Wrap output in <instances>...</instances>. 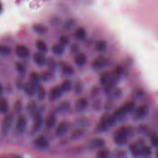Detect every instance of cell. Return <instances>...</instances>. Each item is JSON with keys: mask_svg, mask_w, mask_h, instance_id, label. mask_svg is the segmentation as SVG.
Returning a JSON list of instances; mask_svg holds the SVG:
<instances>
[{"mask_svg": "<svg viewBox=\"0 0 158 158\" xmlns=\"http://www.w3.org/2000/svg\"><path fill=\"white\" fill-rule=\"evenodd\" d=\"M96 158H109V152L107 150H101L98 153Z\"/></svg>", "mask_w": 158, "mask_h": 158, "instance_id": "40", "label": "cell"}, {"mask_svg": "<svg viewBox=\"0 0 158 158\" xmlns=\"http://www.w3.org/2000/svg\"><path fill=\"white\" fill-rule=\"evenodd\" d=\"M70 128V123L67 121L60 122L56 128V135L58 136H62L67 133Z\"/></svg>", "mask_w": 158, "mask_h": 158, "instance_id": "6", "label": "cell"}, {"mask_svg": "<svg viewBox=\"0 0 158 158\" xmlns=\"http://www.w3.org/2000/svg\"><path fill=\"white\" fill-rule=\"evenodd\" d=\"M70 108V103L68 101H63L62 102L60 103L57 108V110L59 112H65L67 111Z\"/></svg>", "mask_w": 158, "mask_h": 158, "instance_id": "29", "label": "cell"}, {"mask_svg": "<svg viewBox=\"0 0 158 158\" xmlns=\"http://www.w3.org/2000/svg\"><path fill=\"white\" fill-rule=\"evenodd\" d=\"M11 53V49L9 46L5 44H0V55L7 56Z\"/></svg>", "mask_w": 158, "mask_h": 158, "instance_id": "28", "label": "cell"}, {"mask_svg": "<svg viewBox=\"0 0 158 158\" xmlns=\"http://www.w3.org/2000/svg\"><path fill=\"white\" fill-rule=\"evenodd\" d=\"M43 123V118L41 114L38 112L35 115H33V130L34 131H38L41 128Z\"/></svg>", "mask_w": 158, "mask_h": 158, "instance_id": "12", "label": "cell"}, {"mask_svg": "<svg viewBox=\"0 0 158 158\" xmlns=\"http://www.w3.org/2000/svg\"><path fill=\"white\" fill-rule=\"evenodd\" d=\"M2 10H3V8H2V3H1V1H0V14L2 12Z\"/></svg>", "mask_w": 158, "mask_h": 158, "instance_id": "47", "label": "cell"}, {"mask_svg": "<svg viewBox=\"0 0 158 158\" xmlns=\"http://www.w3.org/2000/svg\"><path fill=\"white\" fill-rule=\"evenodd\" d=\"M70 42V39L67 35H62L59 38V43L62 46L67 45Z\"/></svg>", "mask_w": 158, "mask_h": 158, "instance_id": "39", "label": "cell"}, {"mask_svg": "<svg viewBox=\"0 0 158 158\" xmlns=\"http://www.w3.org/2000/svg\"><path fill=\"white\" fill-rule=\"evenodd\" d=\"M27 120L24 115H20L15 122V130L17 133H23L27 128Z\"/></svg>", "mask_w": 158, "mask_h": 158, "instance_id": "4", "label": "cell"}, {"mask_svg": "<svg viewBox=\"0 0 158 158\" xmlns=\"http://www.w3.org/2000/svg\"><path fill=\"white\" fill-rule=\"evenodd\" d=\"M4 87H3L2 85L0 83V98H1V96L3 95V94H4Z\"/></svg>", "mask_w": 158, "mask_h": 158, "instance_id": "46", "label": "cell"}, {"mask_svg": "<svg viewBox=\"0 0 158 158\" xmlns=\"http://www.w3.org/2000/svg\"><path fill=\"white\" fill-rule=\"evenodd\" d=\"M151 142L153 145L155 146H158V137L156 136H154L151 139Z\"/></svg>", "mask_w": 158, "mask_h": 158, "instance_id": "44", "label": "cell"}, {"mask_svg": "<svg viewBox=\"0 0 158 158\" xmlns=\"http://www.w3.org/2000/svg\"><path fill=\"white\" fill-rule=\"evenodd\" d=\"M87 61L86 55L83 52L78 53L74 59L75 64L78 67H83L85 65Z\"/></svg>", "mask_w": 158, "mask_h": 158, "instance_id": "13", "label": "cell"}, {"mask_svg": "<svg viewBox=\"0 0 158 158\" xmlns=\"http://www.w3.org/2000/svg\"><path fill=\"white\" fill-rule=\"evenodd\" d=\"M115 120V117L114 115H112L108 114H104L101 119L97 125V130L99 131H104L109 127L112 126Z\"/></svg>", "mask_w": 158, "mask_h": 158, "instance_id": "1", "label": "cell"}, {"mask_svg": "<svg viewBox=\"0 0 158 158\" xmlns=\"http://www.w3.org/2000/svg\"><path fill=\"white\" fill-rule=\"evenodd\" d=\"M27 110L29 114L31 115H35L37 114L38 112V107L37 104L35 101H30L27 106Z\"/></svg>", "mask_w": 158, "mask_h": 158, "instance_id": "18", "label": "cell"}, {"mask_svg": "<svg viewBox=\"0 0 158 158\" xmlns=\"http://www.w3.org/2000/svg\"><path fill=\"white\" fill-rule=\"evenodd\" d=\"M15 54L20 58H27L30 56L29 49L23 44H17L15 47Z\"/></svg>", "mask_w": 158, "mask_h": 158, "instance_id": "7", "label": "cell"}, {"mask_svg": "<svg viewBox=\"0 0 158 158\" xmlns=\"http://www.w3.org/2000/svg\"><path fill=\"white\" fill-rule=\"evenodd\" d=\"M151 154V149L148 146H142L140 151V155L148 157Z\"/></svg>", "mask_w": 158, "mask_h": 158, "instance_id": "35", "label": "cell"}, {"mask_svg": "<svg viewBox=\"0 0 158 158\" xmlns=\"http://www.w3.org/2000/svg\"><path fill=\"white\" fill-rule=\"evenodd\" d=\"M23 89L26 94L31 96H33L36 93V86H35L30 82H28L24 84Z\"/></svg>", "mask_w": 158, "mask_h": 158, "instance_id": "17", "label": "cell"}, {"mask_svg": "<svg viewBox=\"0 0 158 158\" xmlns=\"http://www.w3.org/2000/svg\"><path fill=\"white\" fill-rule=\"evenodd\" d=\"M15 69L20 73H24L26 71L25 66L20 62H17L15 64Z\"/></svg>", "mask_w": 158, "mask_h": 158, "instance_id": "38", "label": "cell"}, {"mask_svg": "<svg viewBox=\"0 0 158 158\" xmlns=\"http://www.w3.org/2000/svg\"><path fill=\"white\" fill-rule=\"evenodd\" d=\"M129 134V130L125 127H122L118 129L114 136V142L120 146L123 145L127 143V138Z\"/></svg>", "mask_w": 158, "mask_h": 158, "instance_id": "2", "label": "cell"}, {"mask_svg": "<svg viewBox=\"0 0 158 158\" xmlns=\"http://www.w3.org/2000/svg\"><path fill=\"white\" fill-rule=\"evenodd\" d=\"M36 47L40 52H45L48 51V46L43 40H38L36 42Z\"/></svg>", "mask_w": 158, "mask_h": 158, "instance_id": "24", "label": "cell"}, {"mask_svg": "<svg viewBox=\"0 0 158 158\" xmlns=\"http://www.w3.org/2000/svg\"><path fill=\"white\" fill-rule=\"evenodd\" d=\"M56 120H57V118H56V114L54 113L49 114L45 120L46 127L48 128L51 129L55 125L56 123Z\"/></svg>", "mask_w": 158, "mask_h": 158, "instance_id": "16", "label": "cell"}, {"mask_svg": "<svg viewBox=\"0 0 158 158\" xmlns=\"http://www.w3.org/2000/svg\"><path fill=\"white\" fill-rule=\"evenodd\" d=\"M40 80V76L36 73H32L30 76V81L31 84H33L35 86L37 87L39 85V82Z\"/></svg>", "mask_w": 158, "mask_h": 158, "instance_id": "26", "label": "cell"}, {"mask_svg": "<svg viewBox=\"0 0 158 158\" xmlns=\"http://www.w3.org/2000/svg\"><path fill=\"white\" fill-rule=\"evenodd\" d=\"M53 77V75L51 72L44 71L41 75V80L44 81H47L51 80Z\"/></svg>", "mask_w": 158, "mask_h": 158, "instance_id": "33", "label": "cell"}, {"mask_svg": "<svg viewBox=\"0 0 158 158\" xmlns=\"http://www.w3.org/2000/svg\"><path fill=\"white\" fill-rule=\"evenodd\" d=\"M37 98L39 100H43L46 96V91L43 86L38 85L36 89Z\"/></svg>", "mask_w": 158, "mask_h": 158, "instance_id": "22", "label": "cell"}, {"mask_svg": "<svg viewBox=\"0 0 158 158\" xmlns=\"http://www.w3.org/2000/svg\"><path fill=\"white\" fill-rule=\"evenodd\" d=\"M33 59L36 64L42 66L46 63V59L44 55L40 52H35L33 56Z\"/></svg>", "mask_w": 158, "mask_h": 158, "instance_id": "14", "label": "cell"}, {"mask_svg": "<svg viewBox=\"0 0 158 158\" xmlns=\"http://www.w3.org/2000/svg\"><path fill=\"white\" fill-rule=\"evenodd\" d=\"M15 83H16V86L17 87H18L19 88H23V86H24V84L23 83V79L22 78H17L16 81H15Z\"/></svg>", "mask_w": 158, "mask_h": 158, "instance_id": "43", "label": "cell"}, {"mask_svg": "<svg viewBox=\"0 0 158 158\" xmlns=\"http://www.w3.org/2000/svg\"><path fill=\"white\" fill-rule=\"evenodd\" d=\"M105 144V141L100 138H95L91 139L88 143V146L91 149H100Z\"/></svg>", "mask_w": 158, "mask_h": 158, "instance_id": "10", "label": "cell"}, {"mask_svg": "<svg viewBox=\"0 0 158 158\" xmlns=\"http://www.w3.org/2000/svg\"><path fill=\"white\" fill-rule=\"evenodd\" d=\"M86 36V31L83 27H78L75 32V37L80 41L83 40Z\"/></svg>", "mask_w": 158, "mask_h": 158, "instance_id": "20", "label": "cell"}, {"mask_svg": "<svg viewBox=\"0 0 158 158\" xmlns=\"http://www.w3.org/2000/svg\"><path fill=\"white\" fill-rule=\"evenodd\" d=\"M79 51V46L76 44L73 43L70 46V52L72 54H77Z\"/></svg>", "mask_w": 158, "mask_h": 158, "instance_id": "42", "label": "cell"}, {"mask_svg": "<svg viewBox=\"0 0 158 158\" xmlns=\"http://www.w3.org/2000/svg\"><path fill=\"white\" fill-rule=\"evenodd\" d=\"M0 158H22V157L17 154L5 153L0 154Z\"/></svg>", "mask_w": 158, "mask_h": 158, "instance_id": "36", "label": "cell"}, {"mask_svg": "<svg viewBox=\"0 0 158 158\" xmlns=\"http://www.w3.org/2000/svg\"><path fill=\"white\" fill-rule=\"evenodd\" d=\"M23 108V104L20 100H17L14 104V110L15 113H20Z\"/></svg>", "mask_w": 158, "mask_h": 158, "instance_id": "34", "label": "cell"}, {"mask_svg": "<svg viewBox=\"0 0 158 158\" xmlns=\"http://www.w3.org/2000/svg\"><path fill=\"white\" fill-rule=\"evenodd\" d=\"M83 130L81 129H78V130H75L72 133V135H71V138L73 139H77L78 138H80V136H81L83 134Z\"/></svg>", "mask_w": 158, "mask_h": 158, "instance_id": "37", "label": "cell"}, {"mask_svg": "<svg viewBox=\"0 0 158 158\" xmlns=\"http://www.w3.org/2000/svg\"><path fill=\"white\" fill-rule=\"evenodd\" d=\"M88 105V101L86 98H80L77 100L75 108V110L78 112H82L85 110Z\"/></svg>", "mask_w": 158, "mask_h": 158, "instance_id": "11", "label": "cell"}, {"mask_svg": "<svg viewBox=\"0 0 158 158\" xmlns=\"http://www.w3.org/2000/svg\"><path fill=\"white\" fill-rule=\"evenodd\" d=\"M157 156H158V154H157Z\"/></svg>", "mask_w": 158, "mask_h": 158, "instance_id": "48", "label": "cell"}, {"mask_svg": "<svg viewBox=\"0 0 158 158\" xmlns=\"http://www.w3.org/2000/svg\"><path fill=\"white\" fill-rule=\"evenodd\" d=\"M54 20L53 19H51V25H57L59 23V19L58 17H55L54 18Z\"/></svg>", "mask_w": 158, "mask_h": 158, "instance_id": "45", "label": "cell"}, {"mask_svg": "<svg viewBox=\"0 0 158 158\" xmlns=\"http://www.w3.org/2000/svg\"><path fill=\"white\" fill-rule=\"evenodd\" d=\"M33 30L35 33H36L38 34H40V35L44 34L48 31L47 27L41 23L34 24L33 26Z\"/></svg>", "mask_w": 158, "mask_h": 158, "instance_id": "19", "label": "cell"}, {"mask_svg": "<svg viewBox=\"0 0 158 158\" xmlns=\"http://www.w3.org/2000/svg\"><path fill=\"white\" fill-rule=\"evenodd\" d=\"M14 117L12 114H7L2 119L1 124V131L2 135H6L11 128Z\"/></svg>", "mask_w": 158, "mask_h": 158, "instance_id": "3", "label": "cell"}, {"mask_svg": "<svg viewBox=\"0 0 158 158\" xmlns=\"http://www.w3.org/2000/svg\"><path fill=\"white\" fill-rule=\"evenodd\" d=\"M127 112V110L125 108L124 106L120 107L118 109H116L114 112V117H118V118H121L123 116H124L125 115V113Z\"/></svg>", "mask_w": 158, "mask_h": 158, "instance_id": "32", "label": "cell"}, {"mask_svg": "<svg viewBox=\"0 0 158 158\" xmlns=\"http://www.w3.org/2000/svg\"><path fill=\"white\" fill-rule=\"evenodd\" d=\"M46 64H47L48 69L51 72H54L57 67V64H56V60L52 57H49L47 59Z\"/></svg>", "mask_w": 158, "mask_h": 158, "instance_id": "25", "label": "cell"}, {"mask_svg": "<svg viewBox=\"0 0 158 158\" xmlns=\"http://www.w3.org/2000/svg\"><path fill=\"white\" fill-rule=\"evenodd\" d=\"M83 85L81 82L78 81L77 82L75 86H74V92L76 93V94H80L82 92V90H83Z\"/></svg>", "mask_w": 158, "mask_h": 158, "instance_id": "41", "label": "cell"}, {"mask_svg": "<svg viewBox=\"0 0 158 158\" xmlns=\"http://www.w3.org/2000/svg\"><path fill=\"white\" fill-rule=\"evenodd\" d=\"M60 86L61 87L64 93V92H69L72 89V81L70 80H65L62 83V84Z\"/></svg>", "mask_w": 158, "mask_h": 158, "instance_id": "27", "label": "cell"}, {"mask_svg": "<svg viewBox=\"0 0 158 158\" xmlns=\"http://www.w3.org/2000/svg\"><path fill=\"white\" fill-rule=\"evenodd\" d=\"M34 144L37 148L40 149H46L49 146V143L48 139L43 135L38 136L35 139L34 141Z\"/></svg>", "mask_w": 158, "mask_h": 158, "instance_id": "8", "label": "cell"}, {"mask_svg": "<svg viewBox=\"0 0 158 158\" xmlns=\"http://www.w3.org/2000/svg\"><path fill=\"white\" fill-rule=\"evenodd\" d=\"M76 21L73 19H68L64 24V28L65 30H70L72 29L75 25Z\"/></svg>", "mask_w": 158, "mask_h": 158, "instance_id": "31", "label": "cell"}, {"mask_svg": "<svg viewBox=\"0 0 158 158\" xmlns=\"http://www.w3.org/2000/svg\"><path fill=\"white\" fill-rule=\"evenodd\" d=\"M63 93H64V91L60 86H55L52 87L49 92V94H48L49 99L51 101H54L58 99L59 98H60L62 96Z\"/></svg>", "mask_w": 158, "mask_h": 158, "instance_id": "5", "label": "cell"}, {"mask_svg": "<svg viewBox=\"0 0 158 158\" xmlns=\"http://www.w3.org/2000/svg\"><path fill=\"white\" fill-rule=\"evenodd\" d=\"M149 107L146 104H143L140 106L135 111V118L136 119L141 120L144 118L148 114Z\"/></svg>", "mask_w": 158, "mask_h": 158, "instance_id": "9", "label": "cell"}, {"mask_svg": "<svg viewBox=\"0 0 158 158\" xmlns=\"http://www.w3.org/2000/svg\"><path fill=\"white\" fill-rule=\"evenodd\" d=\"M64 46L62 44H55L51 48L52 52L57 56H60L64 54Z\"/></svg>", "mask_w": 158, "mask_h": 158, "instance_id": "21", "label": "cell"}, {"mask_svg": "<svg viewBox=\"0 0 158 158\" xmlns=\"http://www.w3.org/2000/svg\"><path fill=\"white\" fill-rule=\"evenodd\" d=\"M60 67L62 72L66 75H72L75 73L74 68L66 62H60Z\"/></svg>", "mask_w": 158, "mask_h": 158, "instance_id": "15", "label": "cell"}, {"mask_svg": "<svg viewBox=\"0 0 158 158\" xmlns=\"http://www.w3.org/2000/svg\"><path fill=\"white\" fill-rule=\"evenodd\" d=\"M9 102L5 98H0V114H6L9 110Z\"/></svg>", "mask_w": 158, "mask_h": 158, "instance_id": "23", "label": "cell"}, {"mask_svg": "<svg viewBox=\"0 0 158 158\" xmlns=\"http://www.w3.org/2000/svg\"><path fill=\"white\" fill-rule=\"evenodd\" d=\"M141 147H140L139 144H138L137 143H134L130 145V149L133 155L138 156V155H140V151H141Z\"/></svg>", "mask_w": 158, "mask_h": 158, "instance_id": "30", "label": "cell"}]
</instances>
